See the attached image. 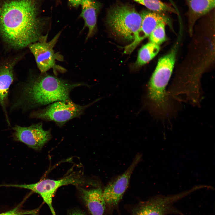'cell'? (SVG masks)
<instances>
[{
  "label": "cell",
  "instance_id": "ffe728a7",
  "mask_svg": "<svg viewBox=\"0 0 215 215\" xmlns=\"http://www.w3.org/2000/svg\"><path fill=\"white\" fill-rule=\"evenodd\" d=\"M68 215H86V214L81 211L75 210L72 211Z\"/></svg>",
  "mask_w": 215,
  "mask_h": 215
},
{
  "label": "cell",
  "instance_id": "6da1fadb",
  "mask_svg": "<svg viewBox=\"0 0 215 215\" xmlns=\"http://www.w3.org/2000/svg\"><path fill=\"white\" fill-rule=\"evenodd\" d=\"M33 0H10L0 6V33L9 45L22 49L39 41L47 30Z\"/></svg>",
  "mask_w": 215,
  "mask_h": 215
},
{
  "label": "cell",
  "instance_id": "9c48e42d",
  "mask_svg": "<svg viewBox=\"0 0 215 215\" xmlns=\"http://www.w3.org/2000/svg\"><path fill=\"white\" fill-rule=\"evenodd\" d=\"M13 129L15 141L22 142L36 150H41L51 137L50 130H44L42 122L27 127L16 125Z\"/></svg>",
  "mask_w": 215,
  "mask_h": 215
},
{
  "label": "cell",
  "instance_id": "8992f818",
  "mask_svg": "<svg viewBox=\"0 0 215 215\" xmlns=\"http://www.w3.org/2000/svg\"><path fill=\"white\" fill-rule=\"evenodd\" d=\"M59 32L49 42H47L48 33L43 36L39 41L31 44L28 46L34 56L37 66L41 73H43L51 68L57 69L64 72L65 69L58 66L56 60L62 61L63 57L59 53H55L53 47L57 42L61 34Z\"/></svg>",
  "mask_w": 215,
  "mask_h": 215
},
{
  "label": "cell",
  "instance_id": "277c9868",
  "mask_svg": "<svg viewBox=\"0 0 215 215\" xmlns=\"http://www.w3.org/2000/svg\"><path fill=\"white\" fill-rule=\"evenodd\" d=\"M142 21L140 14L128 5H117L108 12L107 22L111 30L117 36L132 41L139 28Z\"/></svg>",
  "mask_w": 215,
  "mask_h": 215
},
{
  "label": "cell",
  "instance_id": "52a82bcc",
  "mask_svg": "<svg viewBox=\"0 0 215 215\" xmlns=\"http://www.w3.org/2000/svg\"><path fill=\"white\" fill-rule=\"evenodd\" d=\"M86 182L80 177L75 174H71L57 180L47 179L31 184H9L8 186L29 189L39 194L48 206L52 215H56L52 201L54 194L57 189L63 185L69 184L78 185L85 184Z\"/></svg>",
  "mask_w": 215,
  "mask_h": 215
},
{
  "label": "cell",
  "instance_id": "2e32d148",
  "mask_svg": "<svg viewBox=\"0 0 215 215\" xmlns=\"http://www.w3.org/2000/svg\"><path fill=\"white\" fill-rule=\"evenodd\" d=\"M146 7L149 10L159 12L177 13L175 9L160 0H133Z\"/></svg>",
  "mask_w": 215,
  "mask_h": 215
},
{
  "label": "cell",
  "instance_id": "7c38bea8",
  "mask_svg": "<svg viewBox=\"0 0 215 215\" xmlns=\"http://www.w3.org/2000/svg\"><path fill=\"white\" fill-rule=\"evenodd\" d=\"M81 198L91 215H104L106 205L100 187L91 189L79 188Z\"/></svg>",
  "mask_w": 215,
  "mask_h": 215
},
{
  "label": "cell",
  "instance_id": "ac0fdd59",
  "mask_svg": "<svg viewBox=\"0 0 215 215\" xmlns=\"http://www.w3.org/2000/svg\"><path fill=\"white\" fill-rule=\"evenodd\" d=\"M22 204L21 203L13 209L0 214V215H38L39 208L32 210H24L21 208Z\"/></svg>",
  "mask_w": 215,
  "mask_h": 215
},
{
  "label": "cell",
  "instance_id": "5b68a950",
  "mask_svg": "<svg viewBox=\"0 0 215 215\" xmlns=\"http://www.w3.org/2000/svg\"><path fill=\"white\" fill-rule=\"evenodd\" d=\"M94 102L81 105L76 104L70 99L56 102L45 108L33 111L30 115L31 118L54 122L59 127L69 120L80 117L85 110Z\"/></svg>",
  "mask_w": 215,
  "mask_h": 215
},
{
  "label": "cell",
  "instance_id": "ba28073f",
  "mask_svg": "<svg viewBox=\"0 0 215 215\" xmlns=\"http://www.w3.org/2000/svg\"><path fill=\"white\" fill-rule=\"evenodd\" d=\"M141 158V154L137 153L126 171L110 182L102 190L107 211L112 212L118 205L128 186L132 174Z\"/></svg>",
  "mask_w": 215,
  "mask_h": 215
},
{
  "label": "cell",
  "instance_id": "4fadbf2b",
  "mask_svg": "<svg viewBox=\"0 0 215 215\" xmlns=\"http://www.w3.org/2000/svg\"><path fill=\"white\" fill-rule=\"evenodd\" d=\"M80 4L82 6L80 16L84 21V27L88 29L85 40L87 41L93 36L96 31L99 5L95 0H82Z\"/></svg>",
  "mask_w": 215,
  "mask_h": 215
},
{
  "label": "cell",
  "instance_id": "7a4b0ae2",
  "mask_svg": "<svg viewBox=\"0 0 215 215\" xmlns=\"http://www.w3.org/2000/svg\"><path fill=\"white\" fill-rule=\"evenodd\" d=\"M86 85L84 83H71L46 72L32 77L22 89L14 108H32L70 99L75 88Z\"/></svg>",
  "mask_w": 215,
  "mask_h": 215
},
{
  "label": "cell",
  "instance_id": "e0dca14e",
  "mask_svg": "<svg viewBox=\"0 0 215 215\" xmlns=\"http://www.w3.org/2000/svg\"><path fill=\"white\" fill-rule=\"evenodd\" d=\"M166 24L165 22H162L157 26L149 36L150 42L159 45L166 40L165 26Z\"/></svg>",
  "mask_w": 215,
  "mask_h": 215
},
{
  "label": "cell",
  "instance_id": "d6986e66",
  "mask_svg": "<svg viewBox=\"0 0 215 215\" xmlns=\"http://www.w3.org/2000/svg\"><path fill=\"white\" fill-rule=\"evenodd\" d=\"M70 4L73 6L77 7L80 4L82 0H69Z\"/></svg>",
  "mask_w": 215,
  "mask_h": 215
},
{
  "label": "cell",
  "instance_id": "3957f363",
  "mask_svg": "<svg viewBox=\"0 0 215 215\" xmlns=\"http://www.w3.org/2000/svg\"><path fill=\"white\" fill-rule=\"evenodd\" d=\"M180 36L171 50L158 62L148 85L146 105L156 117L163 119L174 111L171 98L166 88L174 67Z\"/></svg>",
  "mask_w": 215,
  "mask_h": 215
},
{
  "label": "cell",
  "instance_id": "30bf717a",
  "mask_svg": "<svg viewBox=\"0 0 215 215\" xmlns=\"http://www.w3.org/2000/svg\"><path fill=\"white\" fill-rule=\"evenodd\" d=\"M140 14L142 18L141 26L131 43L125 47V53H131L141 41L149 36L160 23L164 22L171 27L170 18L164 13L145 10Z\"/></svg>",
  "mask_w": 215,
  "mask_h": 215
},
{
  "label": "cell",
  "instance_id": "8fae6325",
  "mask_svg": "<svg viewBox=\"0 0 215 215\" xmlns=\"http://www.w3.org/2000/svg\"><path fill=\"white\" fill-rule=\"evenodd\" d=\"M17 59L0 63V105L8 125L10 122L7 112L9 88L14 79V69Z\"/></svg>",
  "mask_w": 215,
  "mask_h": 215
},
{
  "label": "cell",
  "instance_id": "5bb4252c",
  "mask_svg": "<svg viewBox=\"0 0 215 215\" xmlns=\"http://www.w3.org/2000/svg\"><path fill=\"white\" fill-rule=\"evenodd\" d=\"M188 7V15L193 22L214 8L215 0H184Z\"/></svg>",
  "mask_w": 215,
  "mask_h": 215
},
{
  "label": "cell",
  "instance_id": "9a60e30c",
  "mask_svg": "<svg viewBox=\"0 0 215 215\" xmlns=\"http://www.w3.org/2000/svg\"><path fill=\"white\" fill-rule=\"evenodd\" d=\"M160 49L159 45L151 42L143 45L138 52L136 65L141 66L148 63L157 55Z\"/></svg>",
  "mask_w": 215,
  "mask_h": 215
}]
</instances>
